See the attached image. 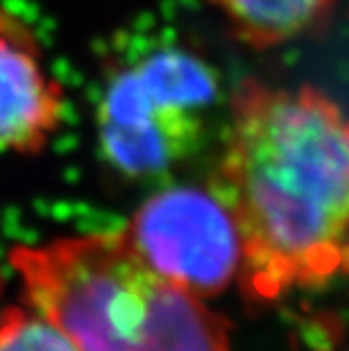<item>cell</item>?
Here are the masks:
<instances>
[{
    "mask_svg": "<svg viewBox=\"0 0 349 351\" xmlns=\"http://www.w3.org/2000/svg\"><path fill=\"white\" fill-rule=\"evenodd\" d=\"M211 186L241 231L250 304L326 281L349 231V114L313 86L245 82Z\"/></svg>",
    "mask_w": 349,
    "mask_h": 351,
    "instance_id": "1",
    "label": "cell"
},
{
    "mask_svg": "<svg viewBox=\"0 0 349 351\" xmlns=\"http://www.w3.org/2000/svg\"><path fill=\"white\" fill-rule=\"evenodd\" d=\"M27 304L80 351H232L218 313L157 274L123 231L19 245Z\"/></svg>",
    "mask_w": 349,
    "mask_h": 351,
    "instance_id": "2",
    "label": "cell"
},
{
    "mask_svg": "<svg viewBox=\"0 0 349 351\" xmlns=\"http://www.w3.org/2000/svg\"><path fill=\"white\" fill-rule=\"evenodd\" d=\"M218 100L209 64L182 46L109 66L95 104L100 154L125 179H157L197 152Z\"/></svg>",
    "mask_w": 349,
    "mask_h": 351,
    "instance_id": "3",
    "label": "cell"
},
{
    "mask_svg": "<svg viewBox=\"0 0 349 351\" xmlns=\"http://www.w3.org/2000/svg\"><path fill=\"white\" fill-rule=\"evenodd\" d=\"M123 234L154 272L195 297L218 295L243 265L239 225L211 184L159 191Z\"/></svg>",
    "mask_w": 349,
    "mask_h": 351,
    "instance_id": "4",
    "label": "cell"
},
{
    "mask_svg": "<svg viewBox=\"0 0 349 351\" xmlns=\"http://www.w3.org/2000/svg\"><path fill=\"white\" fill-rule=\"evenodd\" d=\"M66 93L34 27L0 5V154H39L64 121Z\"/></svg>",
    "mask_w": 349,
    "mask_h": 351,
    "instance_id": "5",
    "label": "cell"
},
{
    "mask_svg": "<svg viewBox=\"0 0 349 351\" xmlns=\"http://www.w3.org/2000/svg\"><path fill=\"white\" fill-rule=\"evenodd\" d=\"M234 34L265 50L300 39L333 12L338 0H209Z\"/></svg>",
    "mask_w": 349,
    "mask_h": 351,
    "instance_id": "6",
    "label": "cell"
},
{
    "mask_svg": "<svg viewBox=\"0 0 349 351\" xmlns=\"http://www.w3.org/2000/svg\"><path fill=\"white\" fill-rule=\"evenodd\" d=\"M0 351H80L77 345L32 306L7 308L0 317Z\"/></svg>",
    "mask_w": 349,
    "mask_h": 351,
    "instance_id": "7",
    "label": "cell"
},
{
    "mask_svg": "<svg viewBox=\"0 0 349 351\" xmlns=\"http://www.w3.org/2000/svg\"><path fill=\"white\" fill-rule=\"evenodd\" d=\"M340 270H345L349 274V231H347V238L343 243V256H340Z\"/></svg>",
    "mask_w": 349,
    "mask_h": 351,
    "instance_id": "8",
    "label": "cell"
}]
</instances>
